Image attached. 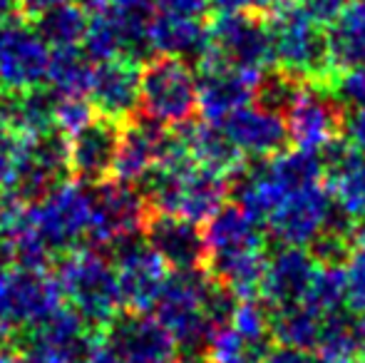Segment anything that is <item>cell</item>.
Returning <instances> with one entry per match:
<instances>
[{
  "label": "cell",
  "mask_w": 365,
  "mask_h": 363,
  "mask_svg": "<svg viewBox=\"0 0 365 363\" xmlns=\"http://www.w3.org/2000/svg\"><path fill=\"white\" fill-rule=\"evenodd\" d=\"M112 257H115L112 264H115L122 306H127L130 311L154 309L172 274L169 264L149 247L145 234L117 242L112 247Z\"/></svg>",
  "instance_id": "8fae6325"
},
{
  "label": "cell",
  "mask_w": 365,
  "mask_h": 363,
  "mask_svg": "<svg viewBox=\"0 0 365 363\" xmlns=\"http://www.w3.org/2000/svg\"><path fill=\"white\" fill-rule=\"evenodd\" d=\"M356 339H358L356 363H365V314L361 316V321H356Z\"/></svg>",
  "instance_id": "c3c4849f"
},
{
  "label": "cell",
  "mask_w": 365,
  "mask_h": 363,
  "mask_svg": "<svg viewBox=\"0 0 365 363\" xmlns=\"http://www.w3.org/2000/svg\"><path fill=\"white\" fill-rule=\"evenodd\" d=\"M145 239L174 272L204 267L207 247H204L202 227L179 214L152 212L145 227Z\"/></svg>",
  "instance_id": "d6986e66"
},
{
  "label": "cell",
  "mask_w": 365,
  "mask_h": 363,
  "mask_svg": "<svg viewBox=\"0 0 365 363\" xmlns=\"http://www.w3.org/2000/svg\"><path fill=\"white\" fill-rule=\"evenodd\" d=\"M343 140L353 150L365 155V107H361V110H346V117H343Z\"/></svg>",
  "instance_id": "ab89813d"
},
{
  "label": "cell",
  "mask_w": 365,
  "mask_h": 363,
  "mask_svg": "<svg viewBox=\"0 0 365 363\" xmlns=\"http://www.w3.org/2000/svg\"><path fill=\"white\" fill-rule=\"evenodd\" d=\"M97 117L87 95H55V130L73 137Z\"/></svg>",
  "instance_id": "e575fe53"
},
{
  "label": "cell",
  "mask_w": 365,
  "mask_h": 363,
  "mask_svg": "<svg viewBox=\"0 0 365 363\" xmlns=\"http://www.w3.org/2000/svg\"><path fill=\"white\" fill-rule=\"evenodd\" d=\"M63 291L45 269L35 267H13L0 272V311L18 326V331L35 326L60 309Z\"/></svg>",
  "instance_id": "4fadbf2b"
},
{
  "label": "cell",
  "mask_w": 365,
  "mask_h": 363,
  "mask_svg": "<svg viewBox=\"0 0 365 363\" xmlns=\"http://www.w3.org/2000/svg\"><path fill=\"white\" fill-rule=\"evenodd\" d=\"M328 58L333 73L365 63V0H348L326 25Z\"/></svg>",
  "instance_id": "d4e9b609"
},
{
  "label": "cell",
  "mask_w": 365,
  "mask_h": 363,
  "mask_svg": "<svg viewBox=\"0 0 365 363\" xmlns=\"http://www.w3.org/2000/svg\"><path fill=\"white\" fill-rule=\"evenodd\" d=\"M303 306L316 311L318 316L333 314L346 306V276L343 264H318Z\"/></svg>",
  "instance_id": "4dcf8cb0"
},
{
  "label": "cell",
  "mask_w": 365,
  "mask_h": 363,
  "mask_svg": "<svg viewBox=\"0 0 365 363\" xmlns=\"http://www.w3.org/2000/svg\"><path fill=\"white\" fill-rule=\"evenodd\" d=\"M321 321L323 316H318L316 311H311L303 304L291 306V309L271 311V339L281 346L311 351L318 344Z\"/></svg>",
  "instance_id": "f1b7e54d"
},
{
  "label": "cell",
  "mask_w": 365,
  "mask_h": 363,
  "mask_svg": "<svg viewBox=\"0 0 365 363\" xmlns=\"http://www.w3.org/2000/svg\"><path fill=\"white\" fill-rule=\"evenodd\" d=\"M167 127H159L152 120H135L122 125L120 145H117L115 165H112L110 180L127 182V184H140L149 175L159 155V145Z\"/></svg>",
  "instance_id": "7402d4cb"
},
{
  "label": "cell",
  "mask_w": 365,
  "mask_h": 363,
  "mask_svg": "<svg viewBox=\"0 0 365 363\" xmlns=\"http://www.w3.org/2000/svg\"><path fill=\"white\" fill-rule=\"evenodd\" d=\"M231 326L244 336L249 344L259 349H269L271 339V309L266 304H259L256 299H239L231 314Z\"/></svg>",
  "instance_id": "1f68e13d"
},
{
  "label": "cell",
  "mask_w": 365,
  "mask_h": 363,
  "mask_svg": "<svg viewBox=\"0 0 365 363\" xmlns=\"http://www.w3.org/2000/svg\"><path fill=\"white\" fill-rule=\"evenodd\" d=\"M256 363H318V359H313L308 351L291 349V346L279 344L276 349H266Z\"/></svg>",
  "instance_id": "b9f144b4"
},
{
  "label": "cell",
  "mask_w": 365,
  "mask_h": 363,
  "mask_svg": "<svg viewBox=\"0 0 365 363\" xmlns=\"http://www.w3.org/2000/svg\"><path fill=\"white\" fill-rule=\"evenodd\" d=\"M209 38L221 58L244 73L261 75L269 68H276L264 13L256 10L219 13L209 25Z\"/></svg>",
  "instance_id": "9c48e42d"
},
{
  "label": "cell",
  "mask_w": 365,
  "mask_h": 363,
  "mask_svg": "<svg viewBox=\"0 0 365 363\" xmlns=\"http://www.w3.org/2000/svg\"><path fill=\"white\" fill-rule=\"evenodd\" d=\"M331 90L346 110H361V107H365V63L338 73L331 80Z\"/></svg>",
  "instance_id": "8d00e7d4"
},
{
  "label": "cell",
  "mask_w": 365,
  "mask_h": 363,
  "mask_svg": "<svg viewBox=\"0 0 365 363\" xmlns=\"http://www.w3.org/2000/svg\"><path fill=\"white\" fill-rule=\"evenodd\" d=\"M152 10L164 15H177V18L204 20L212 10V3L209 0H152Z\"/></svg>",
  "instance_id": "74e56055"
},
{
  "label": "cell",
  "mask_w": 365,
  "mask_h": 363,
  "mask_svg": "<svg viewBox=\"0 0 365 363\" xmlns=\"http://www.w3.org/2000/svg\"><path fill=\"white\" fill-rule=\"evenodd\" d=\"M92 194H95V212L87 234V247L112 249L122 239L145 234L152 207L140 184L105 180L95 184Z\"/></svg>",
  "instance_id": "8992f818"
},
{
  "label": "cell",
  "mask_w": 365,
  "mask_h": 363,
  "mask_svg": "<svg viewBox=\"0 0 365 363\" xmlns=\"http://www.w3.org/2000/svg\"><path fill=\"white\" fill-rule=\"evenodd\" d=\"M142 112L159 127H182L197 112V73L172 55L149 58L142 68Z\"/></svg>",
  "instance_id": "5b68a950"
},
{
  "label": "cell",
  "mask_w": 365,
  "mask_h": 363,
  "mask_svg": "<svg viewBox=\"0 0 365 363\" xmlns=\"http://www.w3.org/2000/svg\"><path fill=\"white\" fill-rule=\"evenodd\" d=\"M92 13L102 15H130L152 10V0H85Z\"/></svg>",
  "instance_id": "f35d334b"
},
{
  "label": "cell",
  "mask_w": 365,
  "mask_h": 363,
  "mask_svg": "<svg viewBox=\"0 0 365 363\" xmlns=\"http://www.w3.org/2000/svg\"><path fill=\"white\" fill-rule=\"evenodd\" d=\"M284 117L291 142L298 150L321 152L328 142L343 135L346 107L336 100L328 83L301 80L296 97Z\"/></svg>",
  "instance_id": "52a82bcc"
},
{
  "label": "cell",
  "mask_w": 365,
  "mask_h": 363,
  "mask_svg": "<svg viewBox=\"0 0 365 363\" xmlns=\"http://www.w3.org/2000/svg\"><path fill=\"white\" fill-rule=\"evenodd\" d=\"M18 336V326L8 319V316L0 311V346H5L8 341H13Z\"/></svg>",
  "instance_id": "bcb514c9"
},
{
  "label": "cell",
  "mask_w": 365,
  "mask_h": 363,
  "mask_svg": "<svg viewBox=\"0 0 365 363\" xmlns=\"http://www.w3.org/2000/svg\"><path fill=\"white\" fill-rule=\"evenodd\" d=\"M0 127L23 137L55 132V92L45 88L0 92Z\"/></svg>",
  "instance_id": "603a6c76"
},
{
  "label": "cell",
  "mask_w": 365,
  "mask_h": 363,
  "mask_svg": "<svg viewBox=\"0 0 365 363\" xmlns=\"http://www.w3.org/2000/svg\"><path fill=\"white\" fill-rule=\"evenodd\" d=\"M266 349L249 344L231 324L221 326L209 344L207 363H256Z\"/></svg>",
  "instance_id": "836d02e7"
},
{
  "label": "cell",
  "mask_w": 365,
  "mask_h": 363,
  "mask_svg": "<svg viewBox=\"0 0 365 363\" xmlns=\"http://www.w3.org/2000/svg\"><path fill=\"white\" fill-rule=\"evenodd\" d=\"M55 279L63 291V299L70 301V309H75L90 329H107L120 316L122 296L115 264L105 257L102 249L77 247L63 254Z\"/></svg>",
  "instance_id": "3957f363"
},
{
  "label": "cell",
  "mask_w": 365,
  "mask_h": 363,
  "mask_svg": "<svg viewBox=\"0 0 365 363\" xmlns=\"http://www.w3.org/2000/svg\"><path fill=\"white\" fill-rule=\"evenodd\" d=\"M149 43H152L154 53L159 55H172V58L197 63L204 50L212 45V38H209L207 20L177 18V15H164L152 10Z\"/></svg>",
  "instance_id": "cb8c5ba5"
},
{
  "label": "cell",
  "mask_w": 365,
  "mask_h": 363,
  "mask_svg": "<svg viewBox=\"0 0 365 363\" xmlns=\"http://www.w3.org/2000/svg\"><path fill=\"white\" fill-rule=\"evenodd\" d=\"M358 339H356V321L351 311H333L321 321V334L316 344L318 363H356Z\"/></svg>",
  "instance_id": "83f0119b"
},
{
  "label": "cell",
  "mask_w": 365,
  "mask_h": 363,
  "mask_svg": "<svg viewBox=\"0 0 365 363\" xmlns=\"http://www.w3.org/2000/svg\"><path fill=\"white\" fill-rule=\"evenodd\" d=\"M105 341L120 363H174L177 346L169 331L147 311H130L107 326Z\"/></svg>",
  "instance_id": "9a60e30c"
},
{
  "label": "cell",
  "mask_w": 365,
  "mask_h": 363,
  "mask_svg": "<svg viewBox=\"0 0 365 363\" xmlns=\"http://www.w3.org/2000/svg\"><path fill=\"white\" fill-rule=\"evenodd\" d=\"M95 212V194L90 184L60 182L43 199L30 204V217L40 242L50 254H68L87 242Z\"/></svg>",
  "instance_id": "277c9868"
},
{
  "label": "cell",
  "mask_w": 365,
  "mask_h": 363,
  "mask_svg": "<svg viewBox=\"0 0 365 363\" xmlns=\"http://www.w3.org/2000/svg\"><path fill=\"white\" fill-rule=\"evenodd\" d=\"M20 15V0H0V23Z\"/></svg>",
  "instance_id": "7dc6e473"
},
{
  "label": "cell",
  "mask_w": 365,
  "mask_h": 363,
  "mask_svg": "<svg viewBox=\"0 0 365 363\" xmlns=\"http://www.w3.org/2000/svg\"><path fill=\"white\" fill-rule=\"evenodd\" d=\"M281 0H254V10L256 13H269L274 5H279Z\"/></svg>",
  "instance_id": "816d5d0a"
},
{
  "label": "cell",
  "mask_w": 365,
  "mask_h": 363,
  "mask_svg": "<svg viewBox=\"0 0 365 363\" xmlns=\"http://www.w3.org/2000/svg\"><path fill=\"white\" fill-rule=\"evenodd\" d=\"M296 3L301 5L313 20H318L321 25H328L338 13H341L343 5H346L348 0H296Z\"/></svg>",
  "instance_id": "60d3db41"
},
{
  "label": "cell",
  "mask_w": 365,
  "mask_h": 363,
  "mask_svg": "<svg viewBox=\"0 0 365 363\" xmlns=\"http://www.w3.org/2000/svg\"><path fill=\"white\" fill-rule=\"evenodd\" d=\"M333 197L323 182L293 189L266 222L269 234L281 247H311L331 219Z\"/></svg>",
  "instance_id": "7c38bea8"
},
{
  "label": "cell",
  "mask_w": 365,
  "mask_h": 363,
  "mask_svg": "<svg viewBox=\"0 0 365 363\" xmlns=\"http://www.w3.org/2000/svg\"><path fill=\"white\" fill-rule=\"evenodd\" d=\"M353 237H356V242H365V214L353 219Z\"/></svg>",
  "instance_id": "f907efd6"
},
{
  "label": "cell",
  "mask_w": 365,
  "mask_h": 363,
  "mask_svg": "<svg viewBox=\"0 0 365 363\" xmlns=\"http://www.w3.org/2000/svg\"><path fill=\"white\" fill-rule=\"evenodd\" d=\"M217 286L204 269L174 272L154 304V316L169 331L182 363H207L209 344L221 329L212 309Z\"/></svg>",
  "instance_id": "6da1fadb"
},
{
  "label": "cell",
  "mask_w": 365,
  "mask_h": 363,
  "mask_svg": "<svg viewBox=\"0 0 365 363\" xmlns=\"http://www.w3.org/2000/svg\"><path fill=\"white\" fill-rule=\"evenodd\" d=\"M100 339L75 309H55L50 316L25 329L20 356L25 363H80Z\"/></svg>",
  "instance_id": "30bf717a"
},
{
  "label": "cell",
  "mask_w": 365,
  "mask_h": 363,
  "mask_svg": "<svg viewBox=\"0 0 365 363\" xmlns=\"http://www.w3.org/2000/svg\"><path fill=\"white\" fill-rule=\"evenodd\" d=\"M120 135V122L97 115L90 125L70 137V177H75L82 184H100L110 180Z\"/></svg>",
  "instance_id": "ac0fdd59"
},
{
  "label": "cell",
  "mask_w": 365,
  "mask_h": 363,
  "mask_svg": "<svg viewBox=\"0 0 365 363\" xmlns=\"http://www.w3.org/2000/svg\"><path fill=\"white\" fill-rule=\"evenodd\" d=\"M182 132L184 142H187L189 152H192L194 162L204 170L219 172L224 177H231L241 165H244V155L234 147L229 135L224 132L221 125L214 122H192L177 127Z\"/></svg>",
  "instance_id": "484cf974"
},
{
  "label": "cell",
  "mask_w": 365,
  "mask_h": 363,
  "mask_svg": "<svg viewBox=\"0 0 365 363\" xmlns=\"http://www.w3.org/2000/svg\"><path fill=\"white\" fill-rule=\"evenodd\" d=\"M323 180L333 197V204L358 219L365 214V155L353 150L343 135L338 140L328 142L321 150Z\"/></svg>",
  "instance_id": "ffe728a7"
},
{
  "label": "cell",
  "mask_w": 365,
  "mask_h": 363,
  "mask_svg": "<svg viewBox=\"0 0 365 363\" xmlns=\"http://www.w3.org/2000/svg\"><path fill=\"white\" fill-rule=\"evenodd\" d=\"M197 110L202 120L221 125L231 112L254 102L256 83L261 75L244 73V70L229 65L209 45L197 60Z\"/></svg>",
  "instance_id": "ba28073f"
},
{
  "label": "cell",
  "mask_w": 365,
  "mask_h": 363,
  "mask_svg": "<svg viewBox=\"0 0 365 363\" xmlns=\"http://www.w3.org/2000/svg\"><path fill=\"white\" fill-rule=\"evenodd\" d=\"M316 269L318 262L306 247H281L266 259L259 296L271 311L303 304Z\"/></svg>",
  "instance_id": "2e32d148"
},
{
  "label": "cell",
  "mask_w": 365,
  "mask_h": 363,
  "mask_svg": "<svg viewBox=\"0 0 365 363\" xmlns=\"http://www.w3.org/2000/svg\"><path fill=\"white\" fill-rule=\"evenodd\" d=\"M0 363H25V359L20 356V351H10L0 346Z\"/></svg>",
  "instance_id": "681fc988"
},
{
  "label": "cell",
  "mask_w": 365,
  "mask_h": 363,
  "mask_svg": "<svg viewBox=\"0 0 365 363\" xmlns=\"http://www.w3.org/2000/svg\"><path fill=\"white\" fill-rule=\"evenodd\" d=\"M204 247L207 257L221 254H241V252H264L266 249V229L246 214L239 204H224L217 214L204 222Z\"/></svg>",
  "instance_id": "44dd1931"
},
{
  "label": "cell",
  "mask_w": 365,
  "mask_h": 363,
  "mask_svg": "<svg viewBox=\"0 0 365 363\" xmlns=\"http://www.w3.org/2000/svg\"><path fill=\"white\" fill-rule=\"evenodd\" d=\"M0 130H3V127H0Z\"/></svg>",
  "instance_id": "f5cc1de1"
},
{
  "label": "cell",
  "mask_w": 365,
  "mask_h": 363,
  "mask_svg": "<svg viewBox=\"0 0 365 363\" xmlns=\"http://www.w3.org/2000/svg\"><path fill=\"white\" fill-rule=\"evenodd\" d=\"M221 127L236 150L249 160H269L284 152L291 142L286 117L281 112L264 110L254 102L231 112Z\"/></svg>",
  "instance_id": "e0dca14e"
},
{
  "label": "cell",
  "mask_w": 365,
  "mask_h": 363,
  "mask_svg": "<svg viewBox=\"0 0 365 363\" xmlns=\"http://www.w3.org/2000/svg\"><path fill=\"white\" fill-rule=\"evenodd\" d=\"M346 276V309L351 314H365V242H356L343 262Z\"/></svg>",
  "instance_id": "d590c367"
},
{
  "label": "cell",
  "mask_w": 365,
  "mask_h": 363,
  "mask_svg": "<svg viewBox=\"0 0 365 363\" xmlns=\"http://www.w3.org/2000/svg\"><path fill=\"white\" fill-rule=\"evenodd\" d=\"M95 63H90L85 50L58 48L50 55L48 83L55 95H87Z\"/></svg>",
  "instance_id": "f546056e"
},
{
  "label": "cell",
  "mask_w": 365,
  "mask_h": 363,
  "mask_svg": "<svg viewBox=\"0 0 365 363\" xmlns=\"http://www.w3.org/2000/svg\"><path fill=\"white\" fill-rule=\"evenodd\" d=\"M97 115L120 125L135 120L142 102V68L130 58H112L95 63L87 90Z\"/></svg>",
  "instance_id": "5bb4252c"
},
{
  "label": "cell",
  "mask_w": 365,
  "mask_h": 363,
  "mask_svg": "<svg viewBox=\"0 0 365 363\" xmlns=\"http://www.w3.org/2000/svg\"><path fill=\"white\" fill-rule=\"evenodd\" d=\"M274 65L298 80L328 83L336 78L328 58L326 25L313 20L296 0H281L264 13Z\"/></svg>",
  "instance_id": "7a4b0ae2"
},
{
  "label": "cell",
  "mask_w": 365,
  "mask_h": 363,
  "mask_svg": "<svg viewBox=\"0 0 365 363\" xmlns=\"http://www.w3.org/2000/svg\"><path fill=\"white\" fill-rule=\"evenodd\" d=\"M301 85V80L293 78V75L284 73L279 68H269L256 83V92H254V105L264 107V110H274L286 115V110L291 107L293 97H296V90Z\"/></svg>",
  "instance_id": "d6a6232c"
},
{
  "label": "cell",
  "mask_w": 365,
  "mask_h": 363,
  "mask_svg": "<svg viewBox=\"0 0 365 363\" xmlns=\"http://www.w3.org/2000/svg\"><path fill=\"white\" fill-rule=\"evenodd\" d=\"M212 8L219 13H231V10H254V0H209Z\"/></svg>",
  "instance_id": "f6af8a7d"
},
{
  "label": "cell",
  "mask_w": 365,
  "mask_h": 363,
  "mask_svg": "<svg viewBox=\"0 0 365 363\" xmlns=\"http://www.w3.org/2000/svg\"><path fill=\"white\" fill-rule=\"evenodd\" d=\"M80 363H120V359H117V354L110 349V344H107V341L97 339L95 344H92V349L82 356Z\"/></svg>",
  "instance_id": "ee69618b"
},
{
  "label": "cell",
  "mask_w": 365,
  "mask_h": 363,
  "mask_svg": "<svg viewBox=\"0 0 365 363\" xmlns=\"http://www.w3.org/2000/svg\"><path fill=\"white\" fill-rule=\"evenodd\" d=\"M65 3H73V0H20V15H25V20H35L38 15Z\"/></svg>",
  "instance_id": "7bdbcfd3"
},
{
  "label": "cell",
  "mask_w": 365,
  "mask_h": 363,
  "mask_svg": "<svg viewBox=\"0 0 365 363\" xmlns=\"http://www.w3.org/2000/svg\"><path fill=\"white\" fill-rule=\"evenodd\" d=\"M35 25V30L40 33V38L50 45L53 50L58 48H80L85 40L87 25H90V15L82 5L65 3L58 8L48 10V13L38 15L35 20H30Z\"/></svg>",
  "instance_id": "4316f807"
}]
</instances>
